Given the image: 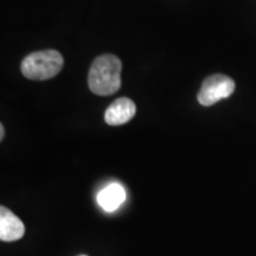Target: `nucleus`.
<instances>
[{"label":"nucleus","mask_w":256,"mask_h":256,"mask_svg":"<svg viewBox=\"0 0 256 256\" xmlns=\"http://www.w3.org/2000/svg\"><path fill=\"white\" fill-rule=\"evenodd\" d=\"M136 113V104L128 98H120L107 108L104 113V120L110 126H120L132 120Z\"/></svg>","instance_id":"nucleus-4"},{"label":"nucleus","mask_w":256,"mask_h":256,"mask_svg":"<svg viewBox=\"0 0 256 256\" xmlns=\"http://www.w3.org/2000/svg\"><path fill=\"white\" fill-rule=\"evenodd\" d=\"M121 70L122 63L119 57L110 54L98 56L89 70V89L100 96L115 94L121 87Z\"/></svg>","instance_id":"nucleus-1"},{"label":"nucleus","mask_w":256,"mask_h":256,"mask_svg":"<svg viewBox=\"0 0 256 256\" xmlns=\"http://www.w3.org/2000/svg\"><path fill=\"white\" fill-rule=\"evenodd\" d=\"M4 136H5L4 126H2V124H0V140L4 139Z\"/></svg>","instance_id":"nucleus-7"},{"label":"nucleus","mask_w":256,"mask_h":256,"mask_svg":"<svg viewBox=\"0 0 256 256\" xmlns=\"http://www.w3.org/2000/svg\"><path fill=\"white\" fill-rule=\"evenodd\" d=\"M63 64L64 60L58 51H37L25 57L22 62V72L28 80L46 81L58 75Z\"/></svg>","instance_id":"nucleus-2"},{"label":"nucleus","mask_w":256,"mask_h":256,"mask_svg":"<svg viewBox=\"0 0 256 256\" xmlns=\"http://www.w3.org/2000/svg\"><path fill=\"white\" fill-rule=\"evenodd\" d=\"M82 256H84V255H82Z\"/></svg>","instance_id":"nucleus-8"},{"label":"nucleus","mask_w":256,"mask_h":256,"mask_svg":"<svg viewBox=\"0 0 256 256\" xmlns=\"http://www.w3.org/2000/svg\"><path fill=\"white\" fill-rule=\"evenodd\" d=\"M234 92H235V82L228 76L216 74L204 80L197 95V100L202 106L209 107L223 98H228Z\"/></svg>","instance_id":"nucleus-3"},{"label":"nucleus","mask_w":256,"mask_h":256,"mask_svg":"<svg viewBox=\"0 0 256 256\" xmlns=\"http://www.w3.org/2000/svg\"><path fill=\"white\" fill-rule=\"evenodd\" d=\"M24 234V223L8 208L0 206V240L2 242L18 241Z\"/></svg>","instance_id":"nucleus-5"},{"label":"nucleus","mask_w":256,"mask_h":256,"mask_svg":"<svg viewBox=\"0 0 256 256\" xmlns=\"http://www.w3.org/2000/svg\"><path fill=\"white\" fill-rule=\"evenodd\" d=\"M124 200H126V194H124L122 186L119 184L108 185L98 196V204L106 211H114L118 209Z\"/></svg>","instance_id":"nucleus-6"}]
</instances>
